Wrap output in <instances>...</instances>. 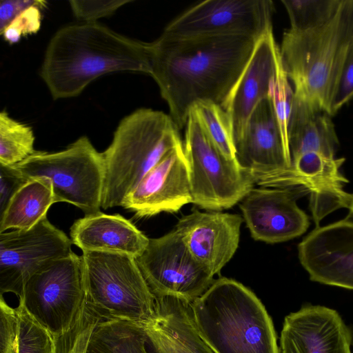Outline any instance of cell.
<instances>
[{"label":"cell","mask_w":353,"mask_h":353,"mask_svg":"<svg viewBox=\"0 0 353 353\" xmlns=\"http://www.w3.org/2000/svg\"><path fill=\"white\" fill-rule=\"evenodd\" d=\"M259 38L222 35L173 38L150 43V75L179 130L199 101L222 105L248 64Z\"/></svg>","instance_id":"6da1fadb"},{"label":"cell","mask_w":353,"mask_h":353,"mask_svg":"<svg viewBox=\"0 0 353 353\" xmlns=\"http://www.w3.org/2000/svg\"><path fill=\"white\" fill-rule=\"evenodd\" d=\"M117 72L150 74V43L85 22L57 31L46 48L40 76L57 100L77 97L96 79Z\"/></svg>","instance_id":"7a4b0ae2"},{"label":"cell","mask_w":353,"mask_h":353,"mask_svg":"<svg viewBox=\"0 0 353 353\" xmlns=\"http://www.w3.org/2000/svg\"><path fill=\"white\" fill-rule=\"evenodd\" d=\"M191 307L197 332L214 353H281L272 318L242 283L214 279Z\"/></svg>","instance_id":"3957f363"},{"label":"cell","mask_w":353,"mask_h":353,"mask_svg":"<svg viewBox=\"0 0 353 353\" xmlns=\"http://www.w3.org/2000/svg\"><path fill=\"white\" fill-rule=\"evenodd\" d=\"M181 145L179 129L170 115L140 108L125 117L102 152L105 179L101 208L122 207L144 176Z\"/></svg>","instance_id":"277c9868"},{"label":"cell","mask_w":353,"mask_h":353,"mask_svg":"<svg viewBox=\"0 0 353 353\" xmlns=\"http://www.w3.org/2000/svg\"><path fill=\"white\" fill-rule=\"evenodd\" d=\"M353 39V0H343L334 17L307 31L287 30L279 48L282 66L294 95L327 111L343 54Z\"/></svg>","instance_id":"5b68a950"},{"label":"cell","mask_w":353,"mask_h":353,"mask_svg":"<svg viewBox=\"0 0 353 353\" xmlns=\"http://www.w3.org/2000/svg\"><path fill=\"white\" fill-rule=\"evenodd\" d=\"M88 304L105 319L143 325L157 310V300L135 258L125 254L84 252L81 255Z\"/></svg>","instance_id":"8992f818"},{"label":"cell","mask_w":353,"mask_h":353,"mask_svg":"<svg viewBox=\"0 0 353 353\" xmlns=\"http://www.w3.org/2000/svg\"><path fill=\"white\" fill-rule=\"evenodd\" d=\"M14 166L28 179H49L55 203L72 204L85 215L100 212L105 179L103 159L87 137H79L61 151H37Z\"/></svg>","instance_id":"52a82bcc"},{"label":"cell","mask_w":353,"mask_h":353,"mask_svg":"<svg viewBox=\"0 0 353 353\" xmlns=\"http://www.w3.org/2000/svg\"><path fill=\"white\" fill-rule=\"evenodd\" d=\"M183 145L194 204L209 210L228 209L253 188L254 179L218 149L192 110Z\"/></svg>","instance_id":"ba28073f"},{"label":"cell","mask_w":353,"mask_h":353,"mask_svg":"<svg viewBox=\"0 0 353 353\" xmlns=\"http://www.w3.org/2000/svg\"><path fill=\"white\" fill-rule=\"evenodd\" d=\"M19 301L54 337L69 332L87 301L81 256L72 252L34 274Z\"/></svg>","instance_id":"9c48e42d"},{"label":"cell","mask_w":353,"mask_h":353,"mask_svg":"<svg viewBox=\"0 0 353 353\" xmlns=\"http://www.w3.org/2000/svg\"><path fill=\"white\" fill-rule=\"evenodd\" d=\"M137 263L155 297L174 296L193 301L212 284L214 275L190 252L174 229L150 239Z\"/></svg>","instance_id":"30bf717a"},{"label":"cell","mask_w":353,"mask_h":353,"mask_svg":"<svg viewBox=\"0 0 353 353\" xmlns=\"http://www.w3.org/2000/svg\"><path fill=\"white\" fill-rule=\"evenodd\" d=\"M72 242L46 217L28 230L0 233V292L20 299L26 283L54 262L70 255Z\"/></svg>","instance_id":"8fae6325"},{"label":"cell","mask_w":353,"mask_h":353,"mask_svg":"<svg viewBox=\"0 0 353 353\" xmlns=\"http://www.w3.org/2000/svg\"><path fill=\"white\" fill-rule=\"evenodd\" d=\"M270 0H207L170 22L162 35L173 38L248 35L260 38L272 30Z\"/></svg>","instance_id":"7c38bea8"},{"label":"cell","mask_w":353,"mask_h":353,"mask_svg":"<svg viewBox=\"0 0 353 353\" xmlns=\"http://www.w3.org/2000/svg\"><path fill=\"white\" fill-rule=\"evenodd\" d=\"M312 281L353 290V216L316 226L298 245Z\"/></svg>","instance_id":"4fadbf2b"},{"label":"cell","mask_w":353,"mask_h":353,"mask_svg":"<svg viewBox=\"0 0 353 353\" xmlns=\"http://www.w3.org/2000/svg\"><path fill=\"white\" fill-rule=\"evenodd\" d=\"M234 148L237 164L255 183L292 168L289 147L281 134L270 97L255 108Z\"/></svg>","instance_id":"5bb4252c"},{"label":"cell","mask_w":353,"mask_h":353,"mask_svg":"<svg viewBox=\"0 0 353 353\" xmlns=\"http://www.w3.org/2000/svg\"><path fill=\"white\" fill-rule=\"evenodd\" d=\"M183 144L166 154L126 196L122 207L139 218L176 212L192 203Z\"/></svg>","instance_id":"9a60e30c"},{"label":"cell","mask_w":353,"mask_h":353,"mask_svg":"<svg viewBox=\"0 0 353 353\" xmlns=\"http://www.w3.org/2000/svg\"><path fill=\"white\" fill-rule=\"evenodd\" d=\"M294 189L252 188L243 198L240 209L254 239L281 243L307 231L309 216L296 204Z\"/></svg>","instance_id":"2e32d148"},{"label":"cell","mask_w":353,"mask_h":353,"mask_svg":"<svg viewBox=\"0 0 353 353\" xmlns=\"http://www.w3.org/2000/svg\"><path fill=\"white\" fill-rule=\"evenodd\" d=\"M352 334L335 310L308 305L284 319L281 353H351Z\"/></svg>","instance_id":"e0dca14e"},{"label":"cell","mask_w":353,"mask_h":353,"mask_svg":"<svg viewBox=\"0 0 353 353\" xmlns=\"http://www.w3.org/2000/svg\"><path fill=\"white\" fill-rule=\"evenodd\" d=\"M242 222L239 214L195 210L183 216L175 230L192 255L214 276L236 252Z\"/></svg>","instance_id":"ac0fdd59"},{"label":"cell","mask_w":353,"mask_h":353,"mask_svg":"<svg viewBox=\"0 0 353 353\" xmlns=\"http://www.w3.org/2000/svg\"><path fill=\"white\" fill-rule=\"evenodd\" d=\"M279 58V48L270 30L258 39L243 73L222 104L232 121L234 143L257 105L270 97Z\"/></svg>","instance_id":"d6986e66"},{"label":"cell","mask_w":353,"mask_h":353,"mask_svg":"<svg viewBox=\"0 0 353 353\" xmlns=\"http://www.w3.org/2000/svg\"><path fill=\"white\" fill-rule=\"evenodd\" d=\"M157 300L156 315L142 325L154 353H214L197 332L191 302L174 296Z\"/></svg>","instance_id":"ffe728a7"},{"label":"cell","mask_w":353,"mask_h":353,"mask_svg":"<svg viewBox=\"0 0 353 353\" xmlns=\"http://www.w3.org/2000/svg\"><path fill=\"white\" fill-rule=\"evenodd\" d=\"M70 236L83 252L120 253L135 259L144 251L150 239L121 215L101 211L76 220Z\"/></svg>","instance_id":"44dd1931"},{"label":"cell","mask_w":353,"mask_h":353,"mask_svg":"<svg viewBox=\"0 0 353 353\" xmlns=\"http://www.w3.org/2000/svg\"><path fill=\"white\" fill-rule=\"evenodd\" d=\"M331 117L323 107L294 94L288 127L292 161L307 152L335 157L339 143Z\"/></svg>","instance_id":"7402d4cb"},{"label":"cell","mask_w":353,"mask_h":353,"mask_svg":"<svg viewBox=\"0 0 353 353\" xmlns=\"http://www.w3.org/2000/svg\"><path fill=\"white\" fill-rule=\"evenodd\" d=\"M54 203L49 179H29L13 196L0 216V233L8 229H30L46 217L48 209Z\"/></svg>","instance_id":"603a6c76"},{"label":"cell","mask_w":353,"mask_h":353,"mask_svg":"<svg viewBox=\"0 0 353 353\" xmlns=\"http://www.w3.org/2000/svg\"><path fill=\"white\" fill-rule=\"evenodd\" d=\"M147 336L140 325L100 316L86 353H148Z\"/></svg>","instance_id":"cb8c5ba5"},{"label":"cell","mask_w":353,"mask_h":353,"mask_svg":"<svg viewBox=\"0 0 353 353\" xmlns=\"http://www.w3.org/2000/svg\"><path fill=\"white\" fill-rule=\"evenodd\" d=\"M344 158L336 159L317 152L303 153L292 161V168L312 186L314 196L339 195L348 180L340 171Z\"/></svg>","instance_id":"d4e9b609"},{"label":"cell","mask_w":353,"mask_h":353,"mask_svg":"<svg viewBox=\"0 0 353 353\" xmlns=\"http://www.w3.org/2000/svg\"><path fill=\"white\" fill-rule=\"evenodd\" d=\"M34 135L31 127L0 113V164L17 165L34 154Z\"/></svg>","instance_id":"484cf974"},{"label":"cell","mask_w":353,"mask_h":353,"mask_svg":"<svg viewBox=\"0 0 353 353\" xmlns=\"http://www.w3.org/2000/svg\"><path fill=\"white\" fill-rule=\"evenodd\" d=\"M190 110L218 149L229 159L236 161L232 121L222 106L210 101H199Z\"/></svg>","instance_id":"4316f807"},{"label":"cell","mask_w":353,"mask_h":353,"mask_svg":"<svg viewBox=\"0 0 353 353\" xmlns=\"http://www.w3.org/2000/svg\"><path fill=\"white\" fill-rule=\"evenodd\" d=\"M343 0H282L294 31H307L324 26L337 13Z\"/></svg>","instance_id":"83f0119b"},{"label":"cell","mask_w":353,"mask_h":353,"mask_svg":"<svg viewBox=\"0 0 353 353\" xmlns=\"http://www.w3.org/2000/svg\"><path fill=\"white\" fill-rule=\"evenodd\" d=\"M16 353H56L55 339L19 302Z\"/></svg>","instance_id":"f1b7e54d"},{"label":"cell","mask_w":353,"mask_h":353,"mask_svg":"<svg viewBox=\"0 0 353 353\" xmlns=\"http://www.w3.org/2000/svg\"><path fill=\"white\" fill-rule=\"evenodd\" d=\"M101 316L86 302L83 312L73 327L54 337L56 353H86L92 331Z\"/></svg>","instance_id":"f546056e"},{"label":"cell","mask_w":353,"mask_h":353,"mask_svg":"<svg viewBox=\"0 0 353 353\" xmlns=\"http://www.w3.org/2000/svg\"><path fill=\"white\" fill-rule=\"evenodd\" d=\"M294 90L290 86L289 79L282 66L280 57L276 74L271 84L270 98L272 102L281 134L288 145V127L294 101Z\"/></svg>","instance_id":"4dcf8cb0"},{"label":"cell","mask_w":353,"mask_h":353,"mask_svg":"<svg viewBox=\"0 0 353 353\" xmlns=\"http://www.w3.org/2000/svg\"><path fill=\"white\" fill-rule=\"evenodd\" d=\"M353 98V39L347 46L339 64L327 105V112L335 114Z\"/></svg>","instance_id":"1f68e13d"},{"label":"cell","mask_w":353,"mask_h":353,"mask_svg":"<svg viewBox=\"0 0 353 353\" xmlns=\"http://www.w3.org/2000/svg\"><path fill=\"white\" fill-rule=\"evenodd\" d=\"M130 0H72L70 6L72 13L79 19L87 23L97 22L99 19L109 17Z\"/></svg>","instance_id":"d6a6232c"},{"label":"cell","mask_w":353,"mask_h":353,"mask_svg":"<svg viewBox=\"0 0 353 353\" xmlns=\"http://www.w3.org/2000/svg\"><path fill=\"white\" fill-rule=\"evenodd\" d=\"M41 6H33L17 16L1 32L4 39L10 44L18 42L21 37L36 33L40 28Z\"/></svg>","instance_id":"836d02e7"},{"label":"cell","mask_w":353,"mask_h":353,"mask_svg":"<svg viewBox=\"0 0 353 353\" xmlns=\"http://www.w3.org/2000/svg\"><path fill=\"white\" fill-rule=\"evenodd\" d=\"M17 312L1 295L0 301V353H16Z\"/></svg>","instance_id":"e575fe53"},{"label":"cell","mask_w":353,"mask_h":353,"mask_svg":"<svg viewBox=\"0 0 353 353\" xmlns=\"http://www.w3.org/2000/svg\"><path fill=\"white\" fill-rule=\"evenodd\" d=\"M28 180L14 165L0 164V216L13 196Z\"/></svg>","instance_id":"d590c367"},{"label":"cell","mask_w":353,"mask_h":353,"mask_svg":"<svg viewBox=\"0 0 353 353\" xmlns=\"http://www.w3.org/2000/svg\"><path fill=\"white\" fill-rule=\"evenodd\" d=\"M41 0H2L0 2V33L21 12L33 6L44 7Z\"/></svg>","instance_id":"8d00e7d4"},{"label":"cell","mask_w":353,"mask_h":353,"mask_svg":"<svg viewBox=\"0 0 353 353\" xmlns=\"http://www.w3.org/2000/svg\"><path fill=\"white\" fill-rule=\"evenodd\" d=\"M345 208H347L350 212V216H353V194H347Z\"/></svg>","instance_id":"74e56055"}]
</instances>
